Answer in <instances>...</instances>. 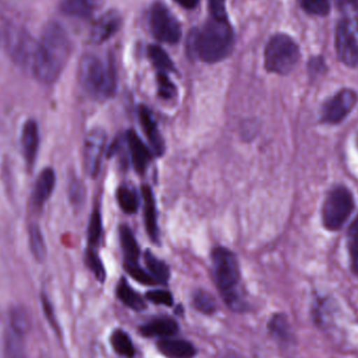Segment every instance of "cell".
<instances>
[{
	"instance_id": "3957f363",
	"label": "cell",
	"mask_w": 358,
	"mask_h": 358,
	"mask_svg": "<svg viewBox=\"0 0 358 358\" xmlns=\"http://www.w3.org/2000/svg\"><path fill=\"white\" fill-rule=\"evenodd\" d=\"M214 279L220 296L229 309L241 313L246 308L240 289L241 275L239 263L234 252L225 248H217L213 252Z\"/></svg>"
},
{
	"instance_id": "484cf974",
	"label": "cell",
	"mask_w": 358,
	"mask_h": 358,
	"mask_svg": "<svg viewBox=\"0 0 358 358\" xmlns=\"http://www.w3.org/2000/svg\"><path fill=\"white\" fill-rule=\"evenodd\" d=\"M145 262L149 273L159 284H167L170 279V269L164 261L159 260L150 250L145 254Z\"/></svg>"
},
{
	"instance_id": "cb8c5ba5",
	"label": "cell",
	"mask_w": 358,
	"mask_h": 358,
	"mask_svg": "<svg viewBox=\"0 0 358 358\" xmlns=\"http://www.w3.org/2000/svg\"><path fill=\"white\" fill-rule=\"evenodd\" d=\"M23 334L8 327L4 334L3 358H27Z\"/></svg>"
},
{
	"instance_id": "277c9868",
	"label": "cell",
	"mask_w": 358,
	"mask_h": 358,
	"mask_svg": "<svg viewBox=\"0 0 358 358\" xmlns=\"http://www.w3.org/2000/svg\"><path fill=\"white\" fill-rule=\"evenodd\" d=\"M79 80L83 90L92 98H111L117 90V71L113 58L104 63L94 55H84L80 61Z\"/></svg>"
},
{
	"instance_id": "ffe728a7",
	"label": "cell",
	"mask_w": 358,
	"mask_h": 358,
	"mask_svg": "<svg viewBox=\"0 0 358 358\" xmlns=\"http://www.w3.org/2000/svg\"><path fill=\"white\" fill-rule=\"evenodd\" d=\"M157 348L168 358H193L196 355L195 347L191 343L178 338H161Z\"/></svg>"
},
{
	"instance_id": "e575fe53",
	"label": "cell",
	"mask_w": 358,
	"mask_h": 358,
	"mask_svg": "<svg viewBox=\"0 0 358 358\" xmlns=\"http://www.w3.org/2000/svg\"><path fill=\"white\" fill-rule=\"evenodd\" d=\"M103 222L102 216H101L100 210L98 208L92 212L90 217V224H88L87 237L90 242V248L99 243L102 236Z\"/></svg>"
},
{
	"instance_id": "f35d334b",
	"label": "cell",
	"mask_w": 358,
	"mask_h": 358,
	"mask_svg": "<svg viewBox=\"0 0 358 358\" xmlns=\"http://www.w3.org/2000/svg\"><path fill=\"white\" fill-rule=\"evenodd\" d=\"M157 82H159V96L165 100L173 98L176 94V87L171 80L168 77L167 73H157Z\"/></svg>"
},
{
	"instance_id": "d6986e66",
	"label": "cell",
	"mask_w": 358,
	"mask_h": 358,
	"mask_svg": "<svg viewBox=\"0 0 358 358\" xmlns=\"http://www.w3.org/2000/svg\"><path fill=\"white\" fill-rule=\"evenodd\" d=\"M334 315V301L329 296H315L311 305L310 317L315 327L326 329Z\"/></svg>"
},
{
	"instance_id": "6da1fadb",
	"label": "cell",
	"mask_w": 358,
	"mask_h": 358,
	"mask_svg": "<svg viewBox=\"0 0 358 358\" xmlns=\"http://www.w3.org/2000/svg\"><path fill=\"white\" fill-rule=\"evenodd\" d=\"M71 52V39L67 31L60 23L50 21L44 27L41 40L38 42L31 73L40 83H55L64 69Z\"/></svg>"
},
{
	"instance_id": "d590c367",
	"label": "cell",
	"mask_w": 358,
	"mask_h": 358,
	"mask_svg": "<svg viewBox=\"0 0 358 358\" xmlns=\"http://www.w3.org/2000/svg\"><path fill=\"white\" fill-rule=\"evenodd\" d=\"M300 3L307 14L315 16H327L331 8L329 0H301Z\"/></svg>"
},
{
	"instance_id": "8992f818",
	"label": "cell",
	"mask_w": 358,
	"mask_h": 358,
	"mask_svg": "<svg viewBox=\"0 0 358 358\" xmlns=\"http://www.w3.org/2000/svg\"><path fill=\"white\" fill-rule=\"evenodd\" d=\"M355 208V196L345 185H336L327 194L323 208L322 220L327 231H340L350 218Z\"/></svg>"
},
{
	"instance_id": "ab89813d",
	"label": "cell",
	"mask_w": 358,
	"mask_h": 358,
	"mask_svg": "<svg viewBox=\"0 0 358 358\" xmlns=\"http://www.w3.org/2000/svg\"><path fill=\"white\" fill-rule=\"evenodd\" d=\"M81 181L78 178H71L69 185V195L71 203L75 206H82L84 200V189Z\"/></svg>"
},
{
	"instance_id": "1f68e13d",
	"label": "cell",
	"mask_w": 358,
	"mask_h": 358,
	"mask_svg": "<svg viewBox=\"0 0 358 358\" xmlns=\"http://www.w3.org/2000/svg\"><path fill=\"white\" fill-rule=\"evenodd\" d=\"M120 208L126 214H134L138 208V199L136 192L127 187H120L117 192Z\"/></svg>"
},
{
	"instance_id": "7c38bea8",
	"label": "cell",
	"mask_w": 358,
	"mask_h": 358,
	"mask_svg": "<svg viewBox=\"0 0 358 358\" xmlns=\"http://www.w3.org/2000/svg\"><path fill=\"white\" fill-rule=\"evenodd\" d=\"M57 176L55 170L52 168H46L36 179L33 192H31L29 206L33 213H40L43 210L48 200L52 196L56 187Z\"/></svg>"
},
{
	"instance_id": "f1b7e54d",
	"label": "cell",
	"mask_w": 358,
	"mask_h": 358,
	"mask_svg": "<svg viewBox=\"0 0 358 358\" xmlns=\"http://www.w3.org/2000/svg\"><path fill=\"white\" fill-rule=\"evenodd\" d=\"M18 334L27 336L31 327V317L22 307H14L10 313V325Z\"/></svg>"
},
{
	"instance_id": "44dd1931",
	"label": "cell",
	"mask_w": 358,
	"mask_h": 358,
	"mask_svg": "<svg viewBox=\"0 0 358 358\" xmlns=\"http://www.w3.org/2000/svg\"><path fill=\"white\" fill-rule=\"evenodd\" d=\"M178 324L170 317H157V319L151 320L140 328L141 334L147 338H153V336L162 338H171L178 334Z\"/></svg>"
},
{
	"instance_id": "f6af8a7d",
	"label": "cell",
	"mask_w": 358,
	"mask_h": 358,
	"mask_svg": "<svg viewBox=\"0 0 358 358\" xmlns=\"http://www.w3.org/2000/svg\"><path fill=\"white\" fill-rule=\"evenodd\" d=\"M174 1L178 2L179 6H182V8H187V10H192V8L197 6L199 0H174Z\"/></svg>"
},
{
	"instance_id": "83f0119b",
	"label": "cell",
	"mask_w": 358,
	"mask_h": 358,
	"mask_svg": "<svg viewBox=\"0 0 358 358\" xmlns=\"http://www.w3.org/2000/svg\"><path fill=\"white\" fill-rule=\"evenodd\" d=\"M111 345L117 355L121 357L132 358L136 355V348L131 338L124 330L117 329L111 336Z\"/></svg>"
},
{
	"instance_id": "ba28073f",
	"label": "cell",
	"mask_w": 358,
	"mask_h": 358,
	"mask_svg": "<svg viewBox=\"0 0 358 358\" xmlns=\"http://www.w3.org/2000/svg\"><path fill=\"white\" fill-rule=\"evenodd\" d=\"M336 54L348 67H358V18L347 15L338 22L336 33Z\"/></svg>"
},
{
	"instance_id": "ac0fdd59",
	"label": "cell",
	"mask_w": 358,
	"mask_h": 358,
	"mask_svg": "<svg viewBox=\"0 0 358 358\" xmlns=\"http://www.w3.org/2000/svg\"><path fill=\"white\" fill-rule=\"evenodd\" d=\"M143 199H144L145 225L147 233L153 242H159V231L157 224V206H155V196L152 189L149 185H143Z\"/></svg>"
},
{
	"instance_id": "e0dca14e",
	"label": "cell",
	"mask_w": 358,
	"mask_h": 358,
	"mask_svg": "<svg viewBox=\"0 0 358 358\" xmlns=\"http://www.w3.org/2000/svg\"><path fill=\"white\" fill-rule=\"evenodd\" d=\"M138 119H140L141 126H142L149 143L152 146L153 151L157 155H163L164 150H165L163 138L159 134V127H157V122H155L152 113L144 105H141L138 107Z\"/></svg>"
},
{
	"instance_id": "7bdbcfd3",
	"label": "cell",
	"mask_w": 358,
	"mask_h": 358,
	"mask_svg": "<svg viewBox=\"0 0 358 358\" xmlns=\"http://www.w3.org/2000/svg\"><path fill=\"white\" fill-rule=\"evenodd\" d=\"M41 302L46 319L50 322L52 327L57 329V322L56 319H55L54 309H52V304H50V300H48V296H46L45 294H42Z\"/></svg>"
},
{
	"instance_id": "74e56055",
	"label": "cell",
	"mask_w": 358,
	"mask_h": 358,
	"mask_svg": "<svg viewBox=\"0 0 358 358\" xmlns=\"http://www.w3.org/2000/svg\"><path fill=\"white\" fill-rule=\"evenodd\" d=\"M146 299L149 302L157 305H164V306L171 307L174 304L173 296L168 290L155 289L147 292Z\"/></svg>"
},
{
	"instance_id": "9a60e30c",
	"label": "cell",
	"mask_w": 358,
	"mask_h": 358,
	"mask_svg": "<svg viewBox=\"0 0 358 358\" xmlns=\"http://www.w3.org/2000/svg\"><path fill=\"white\" fill-rule=\"evenodd\" d=\"M267 330L273 340L281 346L287 347L296 343L294 328L285 313H277L271 315L267 324Z\"/></svg>"
},
{
	"instance_id": "30bf717a",
	"label": "cell",
	"mask_w": 358,
	"mask_h": 358,
	"mask_svg": "<svg viewBox=\"0 0 358 358\" xmlns=\"http://www.w3.org/2000/svg\"><path fill=\"white\" fill-rule=\"evenodd\" d=\"M358 96L350 88H344L326 101L322 108V123L338 125L342 123L357 106Z\"/></svg>"
},
{
	"instance_id": "f546056e",
	"label": "cell",
	"mask_w": 358,
	"mask_h": 358,
	"mask_svg": "<svg viewBox=\"0 0 358 358\" xmlns=\"http://www.w3.org/2000/svg\"><path fill=\"white\" fill-rule=\"evenodd\" d=\"M347 246L350 256L351 271L358 277V216L349 227Z\"/></svg>"
},
{
	"instance_id": "836d02e7",
	"label": "cell",
	"mask_w": 358,
	"mask_h": 358,
	"mask_svg": "<svg viewBox=\"0 0 358 358\" xmlns=\"http://www.w3.org/2000/svg\"><path fill=\"white\" fill-rule=\"evenodd\" d=\"M85 260L86 265L94 273L96 280L101 283H104L105 280H106V271H105L104 265H103L98 252L92 248H88L87 252H86Z\"/></svg>"
},
{
	"instance_id": "bcb514c9",
	"label": "cell",
	"mask_w": 358,
	"mask_h": 358,
	"mask_svg": "<svg viewBox=\"0 0 358 358\" xmlns=\"http://www.w3.org/2000/svg\"><path fill=\"white\" fill-rule=\"evenodd\" d=\"M357 146H358V134H357Z\"/></svg>"
},
{
	"instance_id": "2e32d148",
	"label": "cell",
	"mask_w": 358,
	"mask_h": 358,
	"mask_svg": "<svg viewBox=\"0 0 358 358\" xmlns=\"http://www.w3.org/2000/svg\"><path fill=\"white\" fill-rule=\"evenodd\" d=\"M126 140H127L128 147H129L130 157H131L134 170L138 174L144 173L152 159L150 150L134 130H129L127 132Z\"/></svg>"
},
{
	"instance_id": "5b68a950",
	"label": "cell",
	"mask_w": 358,
	"mask_h": 358,
	"mask_svg": "<svg viewBox=\"0 0 358 358\" xmlns=\"http://www.w3.org/2000/svg\"><path fill=\"white\" fill-rule=\"evenodd\" d=\"M300 56V48L296 41L285 34H278L271 38L265 48V69L269 73L288 75L298 64Z\"/></svg>"
},
{
	"instance_id": "4316f807",
	"label": "cell",
	"mask_w": 358,
	"mask_h": 358,
	"mask_svg": "<svg viewBox=\"0 0 358 358\" xmlns=\"http://www.w3.org/2000/svg\"><path fill=\"white\" fill-rule=\"evenodd\" d=\"M29 243L31 254L36 260L42 262L45 260L48 250H46L45 240L39 225L31 224L29 229Z\"/></svg>"
},
{
	"instance_id": "4dcf8cb0",
	"label": "cell",
	"mask_w": 358,
	"mask_h": 358,
	"mask_svg": "<svg viewBox=\"0 0 358 358\" xmlns=\"http://www.w3.org/2000/svg\"><path fill=\"white\" fill-rule=\"evenodd\" d=\"M148 56L152 61L153 65L157 67L159 73H170L174 71V64L165 50L157 45H150L148 48Z\"/></svg>"
},
{
	"instance_id": "7402d4cb",
	"label": "cell",
	"mask_w": 358,
	"mask_h": 358,
	"mask_svg": "<svg viewBox=\"0 0 358 358\" xmlns=\"http://www.w3.org/2000/svg\"><path fill=\"white\" fill-rule=\"evenodd\" d=\"M100 6V0H63L61 12L73 18L87 19Z\"/></svg>"
},
{
	"instance_id": "4fadbf2b",
	"label": "cell",
	"mask_w": 358,
	"mask_h": 358,
	"mask_svg": "<svg viewBox=\"0 0 358 358\" xmlns=\"http://www.w3.org/2000/svg\"><path fill=\"white\" fill-rule=\"evenodd\" d=\"M39 146V126L35 120H29L23 125L22 132H21V148H22L23 159L27 170H31L35 167Z\"/></svg>"
},
{
	"instance_id": "8d00e7d4",
	"label": "cell",
	"mask_w": 358,
	"mask_h": 358,
	"mask_svg": "<svg viewBox=\"0 0 358 358\" xmlns=\"http://www.w3.org/2000/svg\"><path fill=\"white\" fill-rule=\"evenodd\" d=\"M126 271L127 273L134 278L136 281L140 282L143 285H157V282L155 281V278L150 275V273H147L142 266H141L140 263H136V264H125Z\"/></svg>"
},
{
	"instance_id": "ee69618b",
	"label": "cell",
	"mask_w": 358,
	"mask_h": 358,
	"mask_svg": "<svg viewBox=\"0 0 358 358\" xmlns=\"http://www.w3.org/2000/svg\"><path fill=\"white\" fill-rule=\"evenodd\" d=\"M336 2L343 12L352 13L358 10V0H336Z\"/></svg>"
},
{
	"instance_id": "603a6c76",
	"label": "cell",
	"mask_w": 358,
	"mask_h": 358,
	"mask_svg": "<svg viewBox=\"0 0 358 358\" xmlns=\"http://www.w3.org/2000/svg\"><path fill=\"white\" fill-rule=\"evenodd\" d=\"M120 240L124 254V265L138 263L140 248L134 233L127 225H122L120 227Z\"/></svg>"
},
{
	"instance_id": "5bb4252c",
	"label": "cell",
	"mask_w": 358,
	"mask_h": 358,
	"mask_svg": "<svg viewBox=\"0 0 358 358\" xmlns=\"http://www.w3.org/2000/svg\"><path fill=\"white\" fill-rule=\"evenodd\" d=\"M121 24L122 17L120 13L115 10H108L92 25L90 40L92 43H103L117 34Z\"/></svg>"
},
{
	"instance_id": "9c48e42d",
	"label": "cell",
	"mask_w": 358,
	"mask_h": 358,
	"mask_svg": "<svg viewBox=\"0 0 358 358\" xmlns=\"http://www.w3.org/2000/svg\"><path fill=\"white\" fill-rule=\"evenodd\" d=\"M149 25L159 41L176 44L181 38V25L173 13L161 2H155L149 13Z\"/></svg>"
},
{
	"instance_id": "52a82bcc",
	"label": "cell",
	"mask_w": 358,
	"mask_h": 358,
	"mask_svg": "<svg viewBox=\"0 0 358 358\" xmlns=\"http://www.w3.org/2000/svg\"><path fill=\"white\" fill-rule=\"evenodd\" d=\"M4 40L10 59L18 66L31 71L34 55L38 45V42L34 40L31 34L21 25L8 22L4 29Z\"/></svg>"
},
{
	"instance_id": "d4e9b609",
	"label": "cell",
	"mask_w": 358,
	"mask_h": 358,
	"mask_svg": "<svg viewBox=\"0 0 358 358\" xmlns=\"http://www.w3.org/2000/svg\"><path fill=\"white\" fill-rule=\"evenodd\" d=\"M117 296L123 304L131 308L132 310L143 311L147 307L144 299L127 283L124 278L117 285Z\"/></svg>"
},
{
	"instance_id": "8fae6325",
	"label": "cell",
	"mask_w": 358,
	"mask_h": 358,
	"mask_svg": "<svg viewBox=\"0 0 358 358\" xmlns=\"http://www.w3.org/2000/svg\"><path fill=\"white\" fill-rule=\"evenodd\" d=\"M106 144V134L100 128L90 130L84 141L83 161L86 173L90 178L98 176Z\"/></svg>"
},
{
	"instance_id": "b9f144b4",
	"label": "cell",
	"mask_w": 358,
	"mask_h": 358,
	"mask_svg": "<svg viewBox=\"0 0 358 358\" xmlns=\"http://www.w3.org/2000/svg\"><path fill=\"white\" fill-rule=\"evenodd\" d=\"M208 8L212 14V18L227 20V8H225V0H208Z\"/></svg>"
},
{
	"instance_id": "60d3db41",
	"label": "cell",
	"mask_w": 358,
	"mask_h": 358,
	"mask_svg": "<svg viewBox=\"0 0 358 358\" xmlns=\"http://www.w3.org/2000/svg\"><path fill=\"white\" fill-rule=\"evenodd\" d=\"M327 71V65L322 57H313L308 62V73L311 79L319 78Z\"/></svg>"
},
{
	"instance_id": "7a4b0ae2",
	"label": "cell",
	"mask_w": 358,
	"mask_h": 358,
	"mask_svg": "<svg viewBox=\"0 0 358 358\" xmlns=\"http://www.w3.org/2000/svg\"><path fill=\"white\" fill-rule=\"evenodd\" d=\"M234 46V33L229 20L212 18L201 29L192 33L189 50L202 62L217 63L224 60Z\"/></svg>"
},
{
	"instance_id": "d6a6232c",
	"label": "cell",
	"mask_w": 358,
	"mask_h": 358,
	"mask_svg": "<svg viewBox=\"0 0 358 358\" xmlns=\"http://www.w3.org/2000/svg\"><path fill=\"white\" fill-rule=\"evenodd\" d=\"M193 305L199 313L206 315H214L216 311V302L206 290H196L193 294Z\"/></svg>"
}]
</instances>
